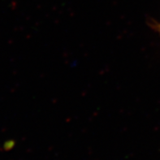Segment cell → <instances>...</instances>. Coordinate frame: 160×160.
<instances>
[{"label": "cell", "instance_id": "6da1fadb", "mask_svg": "<svg viewBox=\"0 0 160 160\" xmlns=\"http://www.w3.org/2000/svg\"><path fill=\"white\" fill-rule=\"evenodd\" d=\"M157 28H158V32L160 33V24H158V26H157Z\"/></svg>", "mask_w": 160, "mask_h": 160}]
</instances>
